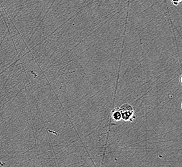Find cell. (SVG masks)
Wrapping results in <instances>:
<instances>
[{
	"label": "cell",
	"instance_id": "cell-1",
	"mask_svg": "<svg viewBox=\"0 0 182 167\" xmlns=\"http://www.w3.org/2000/svg\"><path fill=\"white\" fill-rule=\"evenodd\" d=\"M120 111L121 112V118L124 120H130L131 117L133 114V110L132 107L128 104L123 105L120 109Z\"/></svg>",
	"mask_w": 182,
	"mask_h": 167
},
{
	"label": "cell",
	"instance_id": "cell-2",
	"mask_svg": "<svg viewBox=\"0 0 182 167\" xmlns=\"http://www.w3.org/2000/svg\"><path fill=\"white\" fill-rule=\"evenodd\" d=\"M112 117L114 120L119 121L121 118V114L120 109H114L112 111Z\"/></svg>",
	"mask_w": 182,
	"mask_h": 167
},
{
	"label": "cell",
	"instance_id": "cell-3",
	"mask_svg": "<svg viewBox=\"0 0 182 167\" xmlns=\"http://www.w3.org/2000/svg\"><path fill=\"white\" fill-rule=\"evenodd\" d=\"M171 2L174 5L176 6L181 2V0H171Z\"/></svg>",
	"mask_w": 182,
	"mask_h": 167
}]
</instances>
